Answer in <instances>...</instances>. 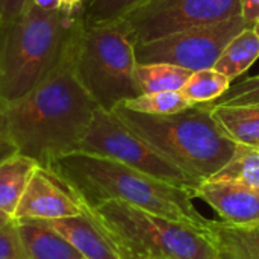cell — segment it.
Here are the masks:
<instances>
[{
    "label": "cell",
    "mask_w": 259,
    "mask_h": 259,
    "mask_svg": "<svg viewBox=\"0 0 259 259\" xmlns=\"http://www.w3.org/2000/svg\"><path fill=\"white\" fill-rule=\"evenodd\" d=\"M76 21L77 17L55 67L20 99L0 103V135L41 167L79 152L94 112L100 108L76 74Z\"/></svg>",
    "instance_id": "6da1fadb"
},
{
    "label": "cell",
    "mask_w": 259,
    "mask_h": 259,
    "mask_svg": "<svg viewBox=\"0 0 259 259\" xmlns=\"http://www.w3.org/2000/svg\"><path fill=\"white\" fill-rule=\"evenodd\" d=\"M87 209L105 202H124L147 212L206 229L209 219L194 206V193L131 168L118 161L73 152L47 167Z\"/></svg>",
    "instance_id": "7a4b0ae2"
},
{
    "label": "cell",
    "mask_w": 259,
    "mask_h": 259,
    "mask_svg": "<svg viewBox=\"0 0 259 259\" xmlns=\"http://www.w3.org/2000/svg\"><path fill=\"white\" fill-rule=\"evenodd\" d=\"M112 112L167 161L199 182L211 179L237 144L212 115V103H197L168 115L141 114L117 105Z\"/></svg>",
    "instance_id": "3957f363"
},
{
    "label": "cell",
    "mask_w": 259,
    "mask_h": 259,
    "mask_svg": "<svg viewBox=\"0 0 259 259\" xmlns=\"http://www.w3.org/2000/svg\"><path fill=\"white\" fill-rule=\"evenodd\" d=\"M77 11L33 2L0 39V103L29 93L59 61Z\"/></svg>",
    "instance_id": "277c9868"
},
{
    "label": "cell",
    "mask_w": 259,
    "mask_h": 259,
    "mask_svg": "<svg viewBox=\"0 0 259 259\" xmlns=\"http://www.w3.org/2000/svg\"><path fill=\"white\" fill-rule=\"evenodd\" d=\"M88 211L111 235L124 259H220L203 228L117 200Z\"/></svg>",
    "instance_id": "5b68a950"
},
{
    "label": "cell",
    "mask_w": 259,
    "mask_h": 259,
    "mask_svg": "<svg viewBox=\"0 0 259 259\" xmlns=\"http://www.w3.org/2000/svg\"><path fill=\"white\" fill-rule=\"evenodd\" d=\"M80 11V9H79ZM135 46L118 20L85 24L77 14L74 68L79 82L103 109L138 97Z\"/></svg>",
    "instance_id": "8992f818"
},
{
    "label": "cell",
    "mask_w": 259,
    "mask_h": 259,
    "mask_svg": "<svg viewBox=\"0 0 259 259\" xmlns=\"http://www.w3.org/2000/svg\"><path fill=\"white\" fill-rule=\"evenodd\" d=\"M79 152L105 156L175 187L196 191L202 182L167 161L112 111L97 108Z\"/></svg>",
    "instance_id": "52a82bcc"
},
{
    "label": "cell",
    "mask_w": 259,
    "mask_h": 259,
    "mask_svg": "<svg viewBox=\"0 0 259 259\" xmlns=\"http://www.w3.org/2000/svg\"><path fill=\"white\" fill-rule=\"evenodd\" d=\"M241 15V0H147L118 21L135 44Z\"/></svg>",
    "instance_id": "ba28073f"
},
{
    "label": "cell",
    "mask_w": 259,
    "mask_h": 259,
    "mask_svg": "<svg viewBox=\"0 0 259 259\" xmlns=\"http://www.w3.org/2000/svg\"><path fill=\"white\" fill-rule=\"evenodd\" d=\"M247 26L241 15L219 23L196 26L147 42L135 44L138 64L164 62L199 71L214 68L225 47Z\"/></svg>",
    "instance_id": "9c48e42d"
},
{
    "label": "cell",
    "mask_w": 259,
    "mask_h": 259,
    "mask_svg": "<svg viewBox=\"0 0 259 259\" xmlns=\"http://www.w3.org/2000/svg\"><path fill=\"white\" fill-rule=\"evenodd\" d=\"M88 212L74 193L49 168L38 167L17 206L14 219L56 220Z\"/></svg>",
    "instance_id": "30bf717a"
},
{
    "label": "cell",
    "mask_w": 259,
    "mask_h": 259,
    "mask_svg": "<svg viewBox=\"0 0 259 259\" xmlns=\"http://www.w3.org/2000/svg\"><path fill=\"white\" fill-rule=\"evenodd\" d=\"M194 197L208 203L220 222L232 226L259 225V190L228 181H205Z\"/></svg>",
    "instance_id": "8fae6325"
},
{
    "label": "cell",
    "mask_w": 259,
    "mask_h": 259,
    "mask_svg": "<svg viewBox=\"0 0 259 259\" xmlns=\"http://www.w3.org/2000/svg\"><path fill=\"white\" fill-rule=\"evenodd\" d=\"M44 222L61 234L85 259H124L115 241L90 211L80 215Z\"/></svg>",
    "instance_id": "7c38bea8"
},
{
    "label": "cell",
    "mask_w": 259,
    "mask_h": 259,
    "mask_svg": "<svg viewBox=\"0 0 259 259\" xmlns=\"http://www.w3.org/2000/svg\"><path fill=\"white\" fill-rule=\"evenodd\" d=\"M15 222L30 259L80 258V253L44 220L18 219Z\"/></svg>",
    "instance_id": "4fadbf2b"
},
{
    "label": "cell",
    "mask_w": 259,
    "mask_h": 259,
    "mask_svg": "<svg viewBox=\"0 0 259 259\" xmlns=\"http://www.w3.org/2000/svg\"><path fill=\"white\" fill-rule=\"evenodd\" d=\"M206 232L226 259H259V225L232 226L220 220H209Z\"/></svg>",
    "instance_id": "5bb4252c"
},
{
    "label": "cell",
    "mask_w": 259,
    "mask_h": 259,
    "mask_svg": "<svg viewBox=\"0 0 259 259\" xmlns=\"http://www.w3.org/2000/svg\"><path fill=\"white\" fill-rule=\"evenodd\" d=\"M39 164L21 153L0 162V211L14 219L26 187Z\"/></svg>",
    "instance_id": "9a60e30c"
},
{
    "label": "cell",
    "mask_w": 259,
    "mask_h": 259,
    "mask_svg": "<svg viewBox=\"0 0 259 259\" xmlns=\"http://www.w3.org/2000/svg\"><path fill=\"white\" fill-rule=\"evenodd\" d=\"M222 131L235 143L259 149V105L212 106Z\"/></svg>",
    "instance_id": "2e32d148"
},
{
    "label": "cell",
    "mask_w": 259,
    "mask_h": 259,
    "mask_svg": "<svg viewBox=\"0 0 259 259\" xmlns=\"http://www.w3.org/2000/svg\"><path fill=\"white\" fill-rule=\"evenodd\" d=\"M259 58V35L253 27H246L225 47L214 68L231 82L247 71Z\"/></svg>",
    "instance_id": "e0dca14e"
},
{
    "label": "cell",
    "mask_w": 259,
    "mask_h": 259,
    "mask_svg": "<svg viewBox=\"0 0 259 259\" xmlns=\"http://www.w3.org/2000/svg\"><path fill=\"white\" fill-rule=\"evenodd\" d=\"M193 71L164 62L137 64L135 80L141 94L181 91Z\"/></svg>",
    "instance_id": "ac0fdd59"
},
{
    "label": "cell",
    "mask_w": 259,
    "mask_h": 259,
    "mask_svg": "<svg viewBox=\"0 0 259 259\" xmlns=\"http://www.w3.org/2000/svg\"><path fill=\"white\" fill-rule=\"evenodd\" d=\"M211 179L235 182L259 190V149L237 144L231 159Z\"/></svg>",
    "instance_id": "d6986e66"
},
{
    "label": "cell",
    "mask_w": 259,
    "mask_h": 259,
    "mask_svg": "<svg viewBox=\"0 0 259 259\" xmlns=\"http://www.w3.org/2000/svg\"><path fill=\"white\" fill-rule=\"evenodd\" d=\"M231 88V80L215 68L193 71L181 93L193 103H211L219 100Z\"/></svg>",
    "instance_id": "ffe728a7"
},
{
    "label": "cell",
    "mask_w": 259,
    "mask_h": 259,
    "mask_svg": "<svg viewBox=\"0 0 259 259\" xmlns=\"http://www.w3.org/2000/svg\"><path fill=\"white\" fill-rule=\"evenodd\" d=\"M120 105L126 106L127 109L141 114H152V115L176 114L193 106V103L181 91H161V93L140 94L138 97L129 99Z\"/></svg>",
    "instance_id": "44dd1931"
},
{
    "label": "cell",
    "mask_w": 259,
    "mask_h": 259,
    "mask_svg": "<svg viewBox=\"0 0 259 259\" xmlns=\"http://www.w3.org/2000/svg\"><path fill=\"white\" fill-rule=\"evenodd\" d=\"M144 2L147 0H87L79 15L85 24L109 23L120 20Z\"/></svg>",
    "instance_id": "7402d4cb"
},
{
    "label": "cell",
    "mask_w": 259,
    "mask_h": 259,
    "mask_svg": "<svg viewBox=\"0 0 259 259\" xmlns=\"http://www.w3.org/2000/svg\"><path fill=\"white\" fill-rule=\"evenodd\" d=\"M212 106H244V105H259V74L247 77L231 88L215 102Z\"/></svg>",
    "instance_id": "603a6c76"
},
{
    "label": "cell",
    "mask_w": 259,
    "mask_h": 259,
    "mask_svg": "<svg viewBox=\"0 0 259 259\" xmlns=\"http://www.w3.org/2000/svg\"><path fill=\"white\" fill-rule=\"evenodd\" d=\"M0 259H30L14 219L0 226Z\"/></svg>",
    "instance_id": "cb8c5ba5"
},
{
    "label": "cell",
    "mask_w": 259,
    "mask_h": 259,
    "mask_svg": "<svg viewBox=\"0 0 259 259\" xmlns=\"http://www.w3.org/2000/svg\"><path fill=\"white\" fill-rule=\"evenodd\" d=\"M33 0H0V39Z\"/></svg>",
    "instance_id": "d4e9b609"
},
{
    "label": "cell",
    "mask_w": 259,
    "mask_h": 259,
    "mask_svg": "<svg viewBox=\"0 0 259 259\" xmlns=\"http://www.w3.org/2000/svg\"><path fill=\"white\" fill-rule=\"evenodd\" d=\"M241 17L249 27L259 21V0H241Z\"/></svg>",
    "instance_id": "484cf974"
},
{
    "label": "cell",
    "mask_w": 259,
    "mask_h": 259,
    "mask_svg": "<svg viewBox=\"0 0 259 259\" xmlns=\"http://www.w3.org/2000/svg\"><path fill=\"white\" fill-rule=\"evenodd\" d=\"M15 153H18L17 147L6 137L0 135V162L5 161V159H8V158H11Z\"/></svg>",
    "instance_id": "4316f807"
},
{
    "label": "cell",
    "mask_w": 259,
    "mask_h": 259,
    "mask_svg": "<svg viewBox=\"0 0 259 259\" xmlns=\"http://www.w3.org/2000/svg\"><path fill=\"white\" fill-rule=\"evenodd\" d=\"M33 3L41 9H59V8H62V0H33Z\"/></svg>",
    "instance_id": "83f0119b"
},
{
    "label": "cell",
    "mask_w": 259,
    "mask_h": 259,
    "mask_svg": "<svg viewBox=\"0 0 259 259\" xmlns=\"http://www.w3.org/2000/svg\"><path fill=\"white\" fill-rule=\"evenodd\" d=\"M12 219L8 215V214H5L3 211H0V226H3V225H6L8 222H11Z\"/></svg>",
    "instance_id": "f1b7e54d"
},
{
    "label": "cell",
    "mask_w": 259,
    "mask_h": 259,
    "mask_svg": "<svg viewBox=\"0 0 259 259\" xmlns=\"http://www.w3.org/2000/svg\"><path fill=\"white\" fill-rule=\"evenodd\" d=\"M253 29L256 30V33H258V35H259V21H258V23H256V24H255V26H253Z\"/></svg>",
    "instance_id": "f546056e"
},
{
    "label": "cell",
    "mask_w": 259,
    "mask_h": 259,
    "mask_svg": "<svg viewBox=\"0 0 259 259\" xmlns=\"http://www.w3.org/2000/svg\"><path fill=\"white\" fill-rule=\"evenodd\" d=\"M74 259H85L83 256H80V258H74Z\"/></svg>",
    "instance_id": "4dcf8cb0"
},
{
    "label": "cell",
    "mask_w": 259,
    "mask_h": 259,
    "mask_svg": "<svg viewBox=\"0 0 259 259\" xmlns=\"http://www.w3.org/2000/svg\"><path fill=\"white\" fill-rule=\"evenodd\" d=\"M220 259H226V258H223V256H220Z\"/></svg>",
    "instance_id": "1f68e13d"
},
{
    "label": "cell",
    "mask_w": 259,
    "mask_h": 259,
    "mask_svg": "<svg viewBox=\"0 0 259 259\" xmlns=\"http://www.w3.org/2000/svg\"><path fill=\"white\" fill-rule=\"evenodd\" d=\"M62 2H64V0H62Z\"/></svg>",
    "instance_id": "d6a6232c"
}]
</instances>
